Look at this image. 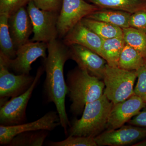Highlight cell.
I'll list each match as a JSON object with an SVG mask.
<instances>
[{
    "label": "cell",
    "instance_id": "cell-1",
    "mask_svg": "<svg viewBox=\"0 0 146 146\" xmlns=\"http://www.w3.org/2000/svg\"><path fill=\"white\" fill-rule=\"evenodd\" d=\"M48 55L44 60V68L46 72L44 93L48 102L54 104L59 119L60 126L65 135L70 122L65 107V98L68 90L64 74V65L70 59L69 47L58 39L47 43Z\"/></svg>",
    "mask_w": 146,
    "mask_h": 146
},
{
    "label": "cell",
    "instance_id": "cell-2",
    "mask_svg": "<svg viewBox=\"0 0 146 146\" xmlns=\"http://www.w3.org/2000/svg\"><path fill=\"white\" fill-rule=\"evenodd\" d=\"M66 83L67 96L72 102L70 111L76 117L82 115L86 104L104 95L103 80L78 66L68 72Z\"/></svg>",
    "mask_w": 146,
    "mask_h": 146
},
{
    "label": "cell",
    "instance_id": "cell-3",
    "mask_svg": "<svg viewBox=\"0 0 146 146\" xmlns=\"http://www.w3.org/2000/svg\"><path fill=\"white\" fill-rule=\"evenodd\" d=\"M113 103L104 94L86 104L81 118L74 119L68 129V136L95 138L106 129Z\"/></svg>",
    "mask_w": 146,
    "mask_h": 146
},
{
    "label": "cell",
    "instance_id": "cell-4",
    "mask_svg": "<svg viewBox=\"0 0 146 146\" xmlns=\"http://www.w3.org/2000/svg\"><path fill=\"white\" fill-rule=\"evenodd\" d=\"M137 78L136 70H127L107 64L103 79L106 87L104 94L113 104L124 101L134 95Z\"/></svg>",
    "mask_w": 146,
    "mask_h": 146
},
{
    "label": "cell",
    "instance_id": "cell-5",
    "mask_svg": "<svg viewBox=\"0 0 146 146\" xmlns=\"http://www.w3.org/2000/svg\"><path fill=\"white\" fill-rule=\"evenodd\" d=\"M44 67L38 68L34 81L25 92L18 96L11 98L0 108V124L4 126L18 125L27 120L26 109L33 91L43 74Z\"/></svg>",
    "mask_w": 146,
    "mask_h": 146
},
{
    "label": "cell",
    "instance_id": "cell-6",
    "mask_svg": "<svg viewBox=\"0 0 146 146\" xmlns=\"http://www.w3.org/2000/svg\"><path fill=\"white\" fill-rule=\"evenodd\" d=\"M27 9L33 27V35L31 41L48 43L57 39L59 12L40 9L32 1L27 5Z\"/></svg>",
    "mask_w": 146,
    "mask_h": 146
},
{
    "label": "cell",
    "instance_id": "cell-7",
    "mask_svg": "<svg viewBox=\"0 0 146 146\" xmlns=\"http://www.w3.org/2000/svg\"><path fill=\"white\" fill-rule=\"evenodd\" d=\"M100 9L84 0H63L57 21L58 36L63 38L84 18Z\"/></svg>",
    "mask_w": 146,
    "mask_h": 146
},
{
    "label": "cell",
    "instance_id": "cell-8",
    "mask_svg": "<svg viewBox=\"0 0 146 146\" xmlns=\"http://www.w3.org/2000/svg\"><path fill=\"white\" fill-rule=\"evenodd\" d=\"M35 77L29 74L15 75L9 71L5 58L0 53V102L3 104L9 98L18 96L27 90Z\"/></svg>",
    "mask_w": 146,
    "mask_h": 146
},
{
    "label": "cell",
    "instance_id": "cell-9",
    "mask_svg": "<svg viewBox=\"0 0 146 146\" xmlns=\"http://www.w3.org/2000/svg\"><path fill=\"white\" fill-rule=\"evenodd\" d=\"M60 125L57 111H50L33 122L18 125H0V144L8 145L16 135L28 131L45 130L51 131Z\"/></svg>",
    "mask_w": 146,
    "mask_h": 146
},
{
    "label": "cell",
    "instance_id": "cell-10",
    "mask_svg": "<svg viewBox=\"0 0 146 146\" xmlns=\"http://www.w3.org/2000/svg\"><path fill=\"white\" fill-rule=\"evenodd\" d=\"M47 43L43 42H29L19 47L16 50V56L13 59L5 57L9 69L18 74H29L32 70L31 65L40 57L46 58Z\"/></svg>",
    "mask_w": 146,
    "mask_h": 146
},
{
    "label": "cell",
    "instance_id": "cell-11",
    "mask_svg": "<svg viewBox=\"0 0 146 146\" xmlns=\"http://www.w3.org/2000/svg\"><path fill=\"white\" fill-rule=\"evenodd\" d=\"M146 138V128L128 124L106 130L94 138L98 146H122L133 145Z\"/></svg>",
    "mask_w": 146,
    "mask_h": 146
},
{
    "label": "cell",
    "instance_id": "cell-12",
    "mask_svg": "<svg viewBox=\"0 0 146 146\" xmlns=\"http://www.w3.org/2000/svg\"><path fill=\"white\" fill-rule=\"evenodd\" d=\"M146 106L145 102L135 94L124 101L113 104L106 130L117 129L125 125Z\"/></svg>",
    "mask_w": 146,
    "mask_h": 146
},
{
    "label": "cell",
    "instance_id": "cell-13",
    "mask_svg": "<svg viewBox=\"0 0 146 146\" xmlns=\"http://www.w3.org/2000/svg\"><path fill=\"white\" fill-rule=\"evenodd\" d=\"M68 47L70 59L75 61L80 68L103 80L105 68L107 64L103 58L81 45L73 44Z\"/></svg>",
    "mask_w": 146,
    "mask_h": 146
},
{
    "label": "cell",
    "instance_id": "cell-14",
    "mask_svg": "<svg viewBox=\"0 0 146 146\" xmlns=\"http://www.w3.org/2000/svg\"><path fill=\"white\" fill-rule=\"evenodd\" d=\"M8 25L11 36L16 50L30 41L29 38L33 33V27L25 7L9 17Z\"/></svg>",
    "mask_w": 146,
    "mask_h": 146
},
{
    "label": "cell",
    "instance_id": "cell-15",
    "mask_svg": "<svg viewBox=\"0 0 146 146\" xmlns=\"http://www.w3.org/2000/svg\"><path fill=\"white\" fill-rule=\"evenodd\" d=\"M63 39V43L68 46L73 44L81 45L94 51L102 56L104 39L84 25L81 21Z\"/></svg>",
    "mask_w": 146,
    "mask_h": 146
},
{
    "label": "cell",
    "instance_id": "cell-16",
    "mask_svg": "<svg viewBox=\"0 0 146 146\" xmlns=\"http://www.w3.org/2000/svg\"><path fill=\"white\" fill-rule=\"evenodd\" d=\"M131 15V13L122 11L102 9L86 18L102 21L123 29L129 27V23Z\"/></svg>",
    "mask_w": 146,
    "mask_h": 146
},
{
    "label": "cell",
    "instance_id": "cell-17",
    "mask_svg": "<svg viewBox=\"0 0 146 146\" xmlns=\"http://www.w3.org/2000/svg\"><path fill=\"white\" fill-rule=\"evenodd\" d=\"M101 9H115L133 13L146 8V0H87Z\"/></svg>",
    "mask_w": 146,
    "mask_h": 146
},
{
    "label": "cell",
    "instance_id": "cell-18",
    "mask_svg": "<svg viewBox=\"0 0 146 146\" xmlns=\"http://www.w3.org/2000/svg\"><path fill=\"white\" fill-rule=\"evenodd\" d=\"M125 44L123 36L104 39L102 57L108 65L118 67L120 54Z\"/></svg>",
    "mask_w": 146,
    "mask_h": 146
},
{
    "label": "cell",
    "instance_id": "cell-19",
    "mask_svg": "<svg viewBox=\"0 0 146 146\" xmlns=\"http://www.w3.org/2000/svg\"><path fill=\"white\" fill-rule=\"evenodd\" d=\"M82 23L103 39L123 36V29L101 21L84 18Z\"/></svg>",
    "mask_w": 146,
    "mask_h": 146
},
{
    "label": "cell",
    "instance_id": "cell-20",
    "mask_svg": "<svg viewBox=\"0 0 146 146\" xmlns=\"http://www.w3.org/2000/svg\"><path fill=\"white\" fill-rule=\"evenodd\" d=\"M9 16L0 14V53L8 59L16 56V50L11 36L8 25Z\"/></svg>",
    "mask_w": 146,
    "mask_h": 146
},
{
    "label": "cell",
    "instance_id": "cell-21",
    "mask_svg": "<svg viewBox=\"0 0 146 146\" xmlns=\"http://www.w3.org/2000/svg\"><path fill=\"white\" fill-rule=\"evenodd\" d=\"M146 63L139 52L126 44L120 54L118 67L129 71L138 70Z\"/></svg>",
    "mask_w": 146,
    "mask_h": 146
},
{
    "label": "cell",
    "instance_id": "cell-22",
    "mask_svg": "<svg viewBox=\"0 0 146 146\" xmlns=\"http://www.w3.org/2000/svg\"><path fill=\"white\" fill-rule=\"evenodd\" d=\"M48 134V131L40 130L28 131L16 135L9 146H42Z\"/></svg>",
    "mask_w": 146,
    "mask_h": 146
},
{
    "label": "cell",
    "instance_id": "cell-23",
    "mask_svg": "<svg viewBox=\"0 0 146 146\" xmlns=\"http://www.w3.org/2000/svg\"><path fill=\"white\" fill-rule=\"evenodd\" d=\"M123 31L125 44L137 50L146 62V33L130 27Z\"/></svg>",
    "mask_w": 146,
    "mask_h": 146
},
{
    "label": "cell",
    "instance_id": "cell-24",
    "mask_svg": "<svg viewBox=\"0 0 146 146\" xmlns=\"http://www.w3.org/2000/svg\"><path fill=\"white\" fill-rule=\"evenodd\" d=\"M95 138L78 136H68L62 141H50L48 145L50 146H98Z\"/></svg>",
    "mask_w": 146,
    "mask_h": 146
},
{
    "label": "cell",
    "instance_id": "cell-25",
    "mask_svg": "<svg viewBox=\"0 0 146 146\" xmlns=\"http://www.w3.org/2000/svg\"><path fill=\"white\" fill-rule=\"evenodd\" d=\"M32 0H0V14L9 17L22 7L27 5Z\"/></svg>",
    "mask_w": 146,
    "mask_h": 146
},
{
    "label": "cell",
    "instance_id": "cell-26",
    "mask_svg": "<svg viewBox=\"0 0 146 146\" xmlns=\"http://www.w3.org/2000/svg\"><path fill=\"white\" fill-rule=\"evenodd\" d=\"M136 72L138 80L134 88V94L146 103V63Z\"/></svg>",
    "mask_w": 146,
    "mask_h": 146
},
{
    "label": "cell",
    "instance_id": "cell-27",
    "mask_svg": "<svg viewBox=\"0 0 146 146\" xmlns=\"http://www.w3.org/2000/svg\"><path fill=\"white\" fill-rule=\"evenodd\" d=\"M129 24L130 27L146 33V8L131 14Z\"/></svg>",
    "mask_w": 146,
    "mask_h": 146
},
{
    "label": "cell",
    "instance_id": "cell-28",
    "mask_svg": "<svg viewBox=\"0 0 146 146\" xmlns=\"http://www.w3.org/2000/svg\"><path fill=\"white\" fill-rule=\"evenodd\" d=\"M38 8L48 11L60 12L63 0H32Z\"/></svg>",
    "mask_w": 146,
    "mask_h": 146
},
{
    "label": "cell",
    "instance_id": "cell-29",
    "mask_svg": "<svg viewBox=\"0 0 146 146\" xmlns=\"http://www.w3.org/2000/svg\"><path fill=\"white\" fill-rule=\"evenodd\" d=\"M143 109L128 122V124L146 128V106Z\"/></svg>",
    "mask_w": 146,
    "mask_h": 146
},
{
    "label": "cell",
    "instance_id": "cell-30",
    "mask_svg": "<svg viewBox=\"0 0 146 146\" xmlns=\"http://www.w3.org/2000/svg\"><path fill=\"white\" fill-rule=\"evenodd\" d=\"M133 146H146V138H144L143 140L138 141L133 145Z\"/></svg>",
    "mask_w": 146,
    "mask_h": 146
}]
</instances>
